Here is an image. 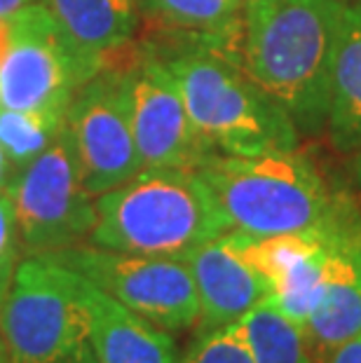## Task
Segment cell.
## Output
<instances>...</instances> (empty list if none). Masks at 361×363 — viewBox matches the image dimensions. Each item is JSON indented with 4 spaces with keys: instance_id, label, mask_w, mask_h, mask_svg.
<instances>
[{
    "instance_id": "6da1fadb",
    "label": "cell",
    "mask_w": 361,
    "mask_h": 363,
    "mask_svg": "<svg viewBox=\"0 0 361 363\" xmlns=\"http://www.w3.org/2000/svg\"><path fill=\"white\" fill-rule=\"evenodd\" d=\"M345 0H251L244 10V73L294 120L298 134L326 129Z\"/></svg>"
},
{
    "instance_id": "7a4b0ae2",
    "label": "cell",
    "mask_w": 361,
    "mask_h": 363,
    "mask_svg": "<svg viewBox=\"0 0 361 363\" xmlns=\"http://www.w3.org/2000/svg\"><path fill=\"white\" fill-rule=\"evenodd\" d=\"M228 230L226 213L195 169L148 167L96 197L87 244L183 260Z\"/></svg>"
},
{
    "instance_id": "3957f363",
    "label": "cell",
    "mask_w": 361,
    "mask_h": 363,
    "mask_svg": "<svg viewBox=\"0 0 361 363\" xmlns=\"http://www.w3.org/2000/svg\"><path fill=\"white\" fill-rule=\"evenodd\" d=\"M195 172L213 192L230 230L274 237L348 223L317 167L298 150L249 157L206 152Z\"/></svg>"
},
{
    "instance_id": "277c9868",
    "label": "cell",
    "mask_w": 361,
    "mask_h": 363,
    "mask_svg": "<svg viewBox=\"0 0 361 363\" xmlns=\"http://www.w3.org/2000/svg\"><path fill=\"white\" fill-rule=\"evenodd\" d=\"M165 61L209 152L249 157L298 148V129L289 113L230 59L202 45Z\"/></svg>"
},
{
    "instance_id": "5b68a950",
    "label": "cell",
    "mask_w": 361,
    "mask_h": 363,
    "mask_svg": "<svg viewBox=\"0 0 361 363\" xmlns=\"http://www.w3.org/2000/svg\"><path fill=\"white\" fill-rule=\"evenodd\" d=\"M0 330L12 363H99L78 274L48 256L19 260Z\"/></svg>"
},
{
    "instance_id": "8992f818",
    "label": "cell",
    "mask_w": 361,
    "mask_h": 363,
    "mask_svg": "<svg viewBox=\"0 0 361 363\" xmlns=\"http://www.w3.org/2000/svg\"><path fill=\"white\" fill-rule=\"evenodd\" d=\"M7 197L17 218L21 249L28 256L80 244L96 225V197L84 188L68 127L14 174Z\"/></svg>"
},
{
    "instance_id": "52a82bcc",
    "label": "cell",
    "mask_w": 361,
    "mask_h": 363,
    "mask_svg": "<svg viewBox=\"0 0 361 363\" xmlns=\"http://www.w3.org/2000/svg\"><path fill=\"white\" fill-rule=\"evenodd\" d=\"M40 256L80 274L167 333L193 328L199 319L193 272L181 258L139 256L94 244H75Z\"/></svg>"
},
{
    "instance_id": "ba28073f",
    "label": "cell",
    "mask_w": 361,
    "mask_h": 363,
    "mask_svg": "<svg viewBox=\"0 0 361 363\" xmlns=\"http://www.w3.org/2000/svg\"><path fill=\"white\" fill-rule=\"evenodd\" d=\"M96 73L66 45L45 3L12 14V38L0 59V106L68 108L80 84Z\"/></svg>"
},
{
    "instance_id": "9c48e42d",
    "label": "cell",
    "mask_w": 361,
    "mask_h": 363,
    "mask_svg": "<svg viewBox=\"0 0 361 363\" xmlns=\"http://www.w3.org/2000/svg\"><path fill=\"white\" fill-rule=\"evenodd\" d=\"M84 188L99 197L141 172L125 68L104 66L80 84L66 113Z\"/></svg>"
},
{
    "instance_id": "30bf717a",
    "label": "cell",
    "mask_w": 361,
    "mask_h": 363,
    "mask_svg": "<svg viewBox=\"0 0 361 363\" xmlns=\"http://www.w3.org/2000/svg\"><path fill=\"white\" fill-rule=\"evenodd\" d=\"M129 87V111L136 148L143 169L181 167L195 169L206 152L188 118L179 82L165 57L143 52L125 68Z\"/></svg>"
},
{
    "instance_id": "8fae6325",
    "label": "cell",
    "mask_w": 361,
    "mask_h": 363,
    "mask_svg": "<svg viewBox=\"0 0 361 363\" xmlns=\"http://www.w3.org/2000/svg\"><path fill=\"white\" fill-rule=\"evenodd\" d=\"M343 225L274 237H253L240 230H228L226 239L270 281L272 296L267 300L305 328L324 291L328 246Z\"/></svg>"
},
{
    "instance_id": "7c38bea8",
    "label": "cell",
    "mask_w": 361,
    "mask_h": 363,
    "mask_svg": "<svg viewBox=\"0 0 361 363\" xmlns=\"http://www.w3.org/2000/svg\"><path fill=\"white\" fill-rule=\"evenodd\" d=\"M199 300V335L240 321L272 296V286L237 253L226 235L190 251L186 258Z\"/></svg>"
},
{
    "instance_id": "4fadbf2b",
    "label": "cell",
    "mask_w": 361,
    "mask_h": 363,
    "mask_svg": "<svg viewBox=\"0 0 361 363\" xmlns=\"http://www.w3.org/2000/svg\"><path fill=\"white\" fill-rule=\"evenodd\" d=\"M361 230L345 223L331 239L326 258L324 291L310 321L305 340L312 361L328 357L348 340L361 333Z\"/></svg>"
},
{
    "instance_id": "5bb4252c",
    "label": "cell",
    "mask_w": 361,
    "mask_h": 363,
    "mask_svg": "<svg viewBox=\"0 0 361 363\" xmlns=\"http://www.w3.org/2000/svg\"><path fill=\"white\" fill-rule=\"evenodd\" d=\"M78 296L87 312L99 363H181L167 330L145 321L78 274Z\"/></svg>"
},
{
    "instance_id": "9a60e30c",
    "label": "cell",
    "mask_w": 361,
    "mask_h": 363,
    "mask_svg": "<svg viewBox=\"0 0 361 363\" xmlns=\"http://www.w3.org/2000/svg\"><path fill=\"white\" fill-rule=\"evenodd\" d=\"M45 5L68 48L96 71L132 40L141 12L139 0H45Z\"/></svg>"
},
{
    "instance_id": "2e32d148",
    "label": "cell",
    "mask_w": 361,
    "mask_h": 363,
    "mask_svg": "<svg viewBox=\"0 0 361 363\" xmlns=\"http://www.w3.org/2000/svg\"><path fill=\"white\" fill-rule=\"evenodd\" d=\"M326 129L335 150L361 152V0L343 10Z\"/></svg>"
},
{
    "instance_id": "e0dca14e",
    "label": "cell",
    "mask_w": 361,
    "mask_h": 363,
    "mask_svg": "<svg viewBox=\"0 0 361 363\" xmlns=\"http://www.w3.org/2000/svg\"><path fill=\"white\" fill-rule=\"evenodd\" d=\"M139 10L167 26L199 33L204 48L216 54L242 50L247 10L242 0H139Z\"/></svg>"
},
{
    "instance_id": "ac0fdd59",
    "label": "cell",
    "mask_w": 361,
    "mask_h": 363,
    "mask_svg": "<svg viewBox=\"0 0 361 363\" xmlns=\"http://www.w3.org/2000/svg\"><path fill=\"white\" fill-rule=\"evenodd\" d=\"M256 363H314L305 330L270 300H263L235 321Z\"/></svg>"
},
{
    "instance_id": "d6986e66",
    "label": "cell",
    "mask_w": 361,
    "mask_h": 363,
    "mask_svg": "<svg viewBox=\"0 0 361 363\" xmlns=\"http://www.w3.org/2000/svg\"><path fill=\"white\" fill-rule=\"evenodd\" d=\"M68 108L52 111H17L0 106V143L10 155L14 169L35 160L66 127Z\"/></svg>"
},
{
    "instance_id": "ffe728a7",
    "label": "cell",
    "mask_w": 361,
    "mask_h": 363,
    "mask_svg": "<svg viewBox=\"0 0 361 363\" xmlns=\"http://www.w3.org/2000/svg\"><path fill=\"white\" fill-rule=\"evenodd\" d=\"M181 363H256L235 323L197 335Z\"/></svg>"
},
{
    "instance_id": "44dd1931",
    "label": "cell",
    "mask_w": 361,
    "mask_h": 363,
    "mask_svg": "<svg viewBox=\"0 0 361 363\" xmlns=\"http://www.w3.org/2000/svg\"><path fill=\"white\" fill-rule=\"evenodd\" d=\"M21 260V242L14 208L7 192H0V307H3L7 291H10L14 272Z\"/></svg>"
},
{
    "instance_id": "7402d4cb",
    "label": "cell",
    "mask_w": 361,
    "mask_h": 363,
    "mask_svg": "<svg viewBox=\"0 0 361 363\" xmlns=\"http://www.w3.org/2000/svg\"><path fill=\"white\" fill-rule=\"evenodd\" d=\"M326 363H361V333L338 347Z\"/></svg>"
},
{
    "instance_id": "603a6c76",
    "label": "cell",
    "mask_w": 361,
    "mask_h": 363,
    "mask_svg": "<svg viewBox=\"0 0 361 363\" xmlns=\"http://www.w3.org/2000/svg\"><path fill=\"white\" fill-rule=\"evenodd\" d=\"M14 174H17V169H14L10 155H7L3 143H0V192H7V188H10V183L14 179Z\"/></svg>"
},
{
    "instance_id": "cb8c5ba5",
    "label": "cell",
    "mask_w": 361,
    "mask_h": 363,
    "mask_svg": "<svg viewBox=\"0 0 361 363\" xmlns=\"http://www.w3.org/2000/svg\"><path fill=\"white\" fill-rule=\"evenodd\" d=\"M40 3H45V0H0V17H10V14L24 10V7Z\"/></svg>"
},
{
    "instance_id": "d4e9b609",
    "label": "cell",
    "mask_w": 361,
    "mask_h": 363,
    "mask_svg": "<svg viewBox=\"0 0 361 363\" xmlns=\"http://www.w3.org/2000/svg\"><path fill=\"white\" fill-rule=\"evenodd\" d=\"M0 363H12L10 361V350H7V342L3 337V330H0Z\"/></svg>"
},
{
    "instance_id": "484cf974",
    "label": "cell",
    "mask_w": 361,
    "mask_h": 363,
    "mask_svg": "<svg viewBox=\"0 0 361 363\" xmlns=\"http://www.w3.org/2000/svg\"><path fill=\"white\" fill-rule=\"evenodd\" d=\"M355 174H357V183H359V190H361V152L357 155V162H355Z\"/></svg>"
},
{
    "instance_id": "4316f807",
    "label": "cell",
    "mask_w": 361,
    "mask_h": 363,
    "mask_svg": "<svg viewBox=\"0 0 361 363\" xmlns=\"http://www.w3.org/2000/svg\"><path fill=\"white\" fill-rule=\"evenodd\" d=\"M242 3H244V5H249V3H251V0H242Z\"/></svg>"
},
{
    "instance_id": "83f0119b",
    "label": "cell",
    "mask_w": 361,
    "mask_h": 363,
    "mask_svg": "<svg viewBox=\"0 0 361 363\" xmlns=\"http://www.w3.org/2000/svg\"><path fill=\"white\" fill-rule=\"evenodd\" d=\"M359 256H361V249H359Z\"/></svg>"
}]
</instances>
